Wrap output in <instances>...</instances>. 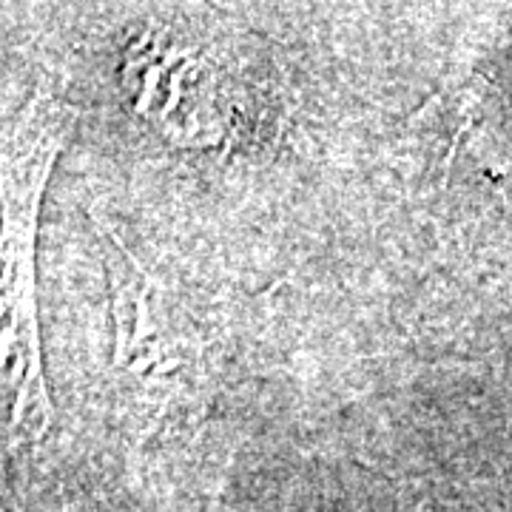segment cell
I'll return each instance as SVG.
<instances>
[{
  "instance_id": "1",
  "label": "cell",
  "mask_w": 512,
  "mask_h": 512,
  "mask_svg": "<svg viewBox=\"0 0 512 512\" xmlns=\"http://www.w3.org/2000/svg\"><path fill=\"white\" fill-rule=\"evenodd\" d=\"M63 137V106L43 92L0 134V433L15 447L37 444L55 419L37 322L35 245Z\"/></svg>"
},
{
  "instance_id": "2",
  "label": "cell",
  "mask_w": 512,
  "mask_h": 512,
  "mask_svg": "<svg viewBox=\"0 0 512 512\" xmlns=\"http://www.w3.org/2000/svg\"><path fill=\"white\" fill-rule=\"evenodd\" d=\"M131 72L134 100L143 114L163 123L168 131H177L180 140L214 143L220 137L214 126L217 114L208 109V103H214L211 83L217 77L205 60L174 46L154 43L148 52H134Z\"/></svg>"
},
{
  "instance_id": "3",
  "label": "cell",
  "mask_w": 512,
  "mask_h": 512,
  "mask_svg": "<svg viewBox=\"0 0 512 512\" xmlns=\"http://www.w3.org/2000/svg\"><path fill=\"white\" fill-rule=\"evenodd\" d=\"M111 248L120 259L109 254L111 293H114V353L117 362L131 370L160 367V373H171L185 365V336L171 322L163 291L154 288V282L134 265V259L120 248L117 239H111Z\"/></svg>"
}]
</instances>
